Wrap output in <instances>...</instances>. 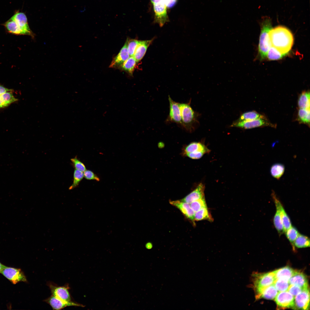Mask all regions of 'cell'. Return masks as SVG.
Wrapping results in <instances>:
<instances>
[{
	"mask_svg": "<svg viewBox=\"0 0 310 310\" xmlns=\"http://www.w3.org/2000/svg\"><path fill=\"white\" fill-rule=\"evenodd\" d=\"M269 35L272 46L282 53L287 55L294 42L293 35L290 30L284 26H279L272 28Z\"/></svg>",
	"mask_w": 310,
	"mask_h": 310,
	"instance_id": "6da1fadb",
	"label": "cell"
},
{
	"mask_svg": "<svg viewBox=\"0 0 310 310\" xmlns=\"http://www.w3.org/2000/svg\"><path fill=\"white\" fill-rule=\"evenodd\" d=\"M7 32L16 35H27L33 37L26 15L18 11L3 24Z\"/></svg>",
	"mask_w": 310,
	"mask_h": 310,
	"instance_id": "7a4b0ae2",
	"label": "cell"
},
{
	"mask_svg": "<svg viewBox=\"0 0 310 310\" xmlns=\"http://www.w3.org/2000/svg\"><path fill=\"white\" fill-rule=\"evenodd\" d=\"M271 19L264 18L261 23V27L258 45V53L260 60L266 58L267 52L272 46L269 32L272 28Z\"/></svg>",
	"mask_w": 310,
	"mask_h": 310,
	"instance_id": "3957f363",
	"label": "cell"
},
{
	"mask_svg": "<svg viewBox=\"0 0 310 310\" xmlns=\"http://www.w3.org/2000/svg\"><path fill=\"white\" fill-rule=\"evenodd\" d=\"M182 119V127L187 131H194L198 123V114L192 108L190 103H180Z\"/></svg>",
	"mask_w": 310,
	"mask_h": 310,
	"instance_id": "277c9868",
	"label": "cell"
},
{
	"mask_svg": "<svg viewBox=\"0 0 310 310\" xmlns=\"http://www.w3.org/2000/svg\"><path fill=\"white\" fill-rule=\"evenodd\" d=\"M276 279L274 272L266 273L257 274L254 275L253 284L256 293V299L267 287L273 284Z\"/></svg>",
	"mask_w": 310,
	"mask_h": 310,
	"instance_id": "5b68a950",
	"label": "cell"
},
{
	"mask_svg": "<svg viewBox=\"0 0 310 310\" xmlns=\"http://www.w3.org/2000/svg\"><path fill=\"white\" fill-rule=\"evenodd\" d=\"M0 273L14 284L27 281L25 275L20 269L6 266Z\"/></svg>",
	"mask_w": 310,
	"mask_h": 310,
	"instance_id": "8992f818",
	"label": "cell"
},
{
	"mask_svg": "<svg viewBox=\"0 0 310 310\" xmlns=\"http://www.w3.org/2000/svg\"><path fill=\"white\" fill-rule=\"evenodd\" d=\"M231 127L241 128L244 129H250L262 127H274V125L269 122L266 119H259L254 120L238 121H235L231 125Z\"/></svg>",
	"mask_w": 310,
	"mask_h": 310,
	"instance_id": "52a82bcc",
	"label": "cell"
},
{
	"mask_svg": "<svg viewBox=\"0 0 310 310\" xmlns=\"http://www.w3.org/2000/svg\"><path fill=\"white\" fill-rule=\"evenodd\" d=\"M51 290L52 295L63 301L71 302L72 300L69 290L68 285L59 286L53 282H48L47 284Z\"/></svg>",
	"mask_w": 310,
	"mask_h": 310,
	"instance_id": "ba28073f",
	"label": "cell"
},
{
	"mask_svg": "<svg viewBox=\"0 0 310 310\" xmlns=\"http://www.w3.org/2000/svg\"><path fill=\"white\" fill-rule=\"evenodd\" d=\"M169 112L166 120L167 123H175L182 127V119L180 103L174 101L168 96Z\"/></svg>",
	"mask_w": 310,
	"mask_h": 310,
	"instance_id": "9c48e42d",
	"label": "cell"
},
{
	"mask_svg": "<svg viewBox=\"0 0 310 310\" xmlns=\"http://www.w3.org/2000/svg\"><path fill=\"white\" fill-rule=\"evenodd\" d=\"M153 4L155 21L162 27L168 21L167 7L163 1Z\"/></svg>",
	"mask_w": 310,
	"mask_h": 310,
	"instance_id": "30bf717a",
	"label": "cell"
},
{
	"mask_svg": "<svg viewBox=\"0 0 310 310\" xmlns=\"http://www.w3.org/2000/svg\"><path fill=\"white\" fill-rule=\"evenodd\" d=\"M275 299L277 305L280 308H294V297L288 291L279 292Z\"/></svg>",
	"mask_w": 310,
	"mask_h": 310,
	"instance_id": "8fae6325",
	"label": "cell"
},
{
	"mask_svg": "<svg viewBox=\"0 0 310 310\" xmlns=\"http://www.w3.org/2000/svg\"><path fill=\"white\" fill-rule=\"evenodd\" d=\"M44 301L49 304L54 310L61 309L68 306L84 307L85 306L73 301H66L51 295Z\"/></svg>",
	"mask_w": 310,
	"mask_h": 310,
	"instance_id": "7c38bea8",
	"label": "cell"
},
{
	"mask_svg": "<svg viewBox=\"0 0 310 310\" xmlns=\"http://www.w3.org/2000/svg\"><path fill=\"white\" fill-rule=\"evenodd\" d=\"M170 203L178 209L187 218L193 222L195 221V212L191 207L190 204L181 200L170 201Z\"/></svg>",
	"mask_w": 310,
	"mask_h": 310,
	"instance_id": "4fadbf2b",
	"label": "cell"
},
{
	"mask_svg": "<svg viewBox=\"0 0 310 310\" xmlns=\"http://www.w3.org/2000/svg\"><path fill=\"white\" fill-rule=\"evenodd\" d=\"M309 289L303 290L294 297V307L299 309L308 310L309 307Z\"/></svg>",
	"mask_w": 310,
	"mask_h": 310,
	"instance_id": "5bb4252c",
	"label": "cell"
},
{
	"mask_svg": "<svg viewBox=\"0 0 310 310\" xmlns=\"http://www.w3.org/2000/svg\"><path fill=\"white\" fill-rule=\"evenodd\" d=\"M276 207V211L274 217V225L280 235L284 232V228L280 214L278 202L279 199L277 197L274 191L271 194Z\"/></svg>",
	"mask_w": 310,
	"mask_h": 310,
	"instance_id": "9a60e30c",
	"label": "cell"
},
{
	"mask_svg": "<svg viewBox=\"0 0 310 310\" xmlns=\"http://www.w3.org/2000/svg\"><path fill=\"white\" fill-rule=\"evenodd\" d=\"M288 282L290 284L297 285L303 290L308 289L307 278L305 275L301 272L295 271Z\"/></svg>",
	"mask_w": 310,
	"mask_h": 310,
	"instance_id": "2e32d148",
	"label": "cell"
},
{
	"mask_svg": "<svg viewBox=\"0 0 310 310\" xmlns=\"http://www.w3.org/2000/svg\"><path fill=\"white\" fill-rule=\"evenodd\" d=\"M129 57L125 42L119 53L113 58L109 67L119 68Z\"/></svg>",
	"mask_w": 310,
	"mask_h": 310,
	"instance_id": "e0dca14e",
	"label": "cell"
},
{
	"mask_svg": "<svg viewBox=\"0 0 310 310\" xmlns=\"http://www.w3.org/2000/svg\"><path fill=\"white\" fill-rule=\"evenodd\" d=\"M204 189V185L202 183H200L194 190L181 200L190 204L194 201L205 197Z\"/></svg>",
	"mask_w": 310,
	"mask_h": 310,
	"instance_id": "ac0fdd59",
	"label": "cell"
},
{
	"mask_svg": "<svg viewBox=\"0 0 310 310\" xmlns=\"http://www.w3.org/2000/svg\"><path fill=\"white\" fill-rule=\"evenodd\" d=\"M153 40V39L140 40L133 56L137 63L143 58Z\"/></svg>",
	"mask_w": 310,
	"mask_h": 310,
	"instance_id": "d6986e66",
	"label": "cell"
},
{
	"mask_svg": "<svg viewBox=\"0 0 310 310\" xmlns=\"http://www.w3.org/2000/svg\"><path fill=\"white\" fill-rule=\"evenodd\" d=\"M210 150L202 142H193L187 146L184 150V154L191 152H201L205 154H208Z\"/></svg>",
	"mask_w": 310,
	"mask_h": 310,
	"instance_id": "ffe728a7",
	"label": "cell"
},
{
	"mask_svg": "<svg viewBox=\"0 0 310 310\" xmlns=\"http://www.w3.org/2000/svg\"><path fill=\"white\" fill-rule=\"evenodd\" d=\"M295 270L288 266H286L274 271L276 279H281L288 281L293 275Z\"/></svg>",
	"mask_w": 310,
	"mask_h": 310,
	"instance_id": "44dd1931",
	"label": "cell"
},
{
	"mask_svg": "<svg viewBox=\"0 0 310 310\" xmlns=\"http://www.w3.org/2000/svg\"><path fill=\"white\" fill-rule=\"evenodd\" d=\"M137 63L133 56L129 57L118 68L132 75Z\"/></svg>",
	"mask_w": 310,
	"mask_h": 310,
	"instance_id": "7402d4cb",
	"label": "cell"
},
{
	"mask_svg": "<svg viewBox=\"0 0 310 310\" xmlns=\"http://www.w3.org/2000/svg\"><path fill=\"white\" fill-rule=\"evenodd\" d=\"M309 91H304L300 95L298 100V105L300 108L310 109V96Z\"/></svg>",
	"mask_w": 310,
	"mask_h": 310,
	"instance_id": "603a6c76",
	"label": "cell"
},
{
	"mask_svg": "<svg viewBox=\"0 0 310 310\" xmlns=\"http://www.w3.org/2000/svg\"><path fill=\"white\" fill-rule=\"evenodd\" d=\"M12 92H7L0 95V108L5 107L18 100L14 96Z\"/></svg>",
	"mask_w": 310,
	"mask_h": 310,
	"instance_id": "cb8c5ba5",
	"label": "cell"
},
{
	"mask_svg": "<svg viewBox=\"0 0 310 310\" xmlns=\"http://www.w3.org/2000/svg\"><path fill=\"white\" fill-rule=\"evenodd\" d=\"M261 118L266 119V118L264 115L255 111H252L243 113L241 115L239 118L236 121H249Z\"/></svg>",
	"mask_w": 310,
	"mask_h": 310,
	"instance_id": "d4e9b609",
	"label": "cell"
},
{
	"mask_svg": "<svg viewBox=\"0 0 310 310\" xmlns=\"http://www.w3.org/2000/svg\"><path fill=\"white\" fill-rule=\"evenodd\" d=\"M278 292L272 284L267 287L263 290L259 299L262 298L268 299H273L276 297Z\"/></svg>",
	"mask_w": 310,
	"mask_h": 310,
	"instance_id": "484cf974",
	"label": "cell"
},
{
	"mask_svg": "<svg viewBox=\"0 0 310 310\" xmlns=\"http://www.w3.org/2000/svg\"><path fill=\"white\" fill-rule=\"evenodd\" d=\"M280 214L283 225L284 232L291 226L290 220L280 200L278 202Z\"/></svg>",
	"mask_w": 310,
	"mask_h": 310,
	"instance_id": "4316f807",
	"label": "cell"
},
{
	"mask_svg": "<svg viewBox=\"0 0 310 310\" xmlns=\"http://www.w3.org/2000/svg\"><path fill=\"white\" fill-rule=\"evenodd\" d=\"M285 171V167L282 164L275 163L271 166L270 172L272 176L278 180L283 175Z\"/></svg>",
	"mask_w": 310,
	"mask_h": 310,
	"instance_id": "83f0119b",
	"label": "cell"
},
{
	"mask_svg": "<svg viewBox=\"0 0 310 310\" xmlns=\"http://www.w3.org/2000/svg\"><path fill=\"white\" fill-rule=\"evenodd\" d=\"M194 218L195 220L197 221L204 220H206L210 221L213 220L207 207L202 208L199 210L195 212Z\"/></svg>",
	"mask_w": 310,
	"mask_h": 310,
	"instance_id": "f1b7e54d",
	"label": "cell"
},
{
	"mask_svg": "<svg viewBox=\"0 0 310 310\" xmlns=\"http://www.w3.org/2000/svg\"><path fill=\"white\" fill-rule=\"evenodd\" d=\"M297 120L300 123L310 125V109L299 108L297 114Z\"/></svg>",
	"mask_w": 310,
	"mask_h": 310,
	"instance_id": "f546056e",
	"label": "cell"
},
{
	"mask_svg": "<svg viewBox=\"0 0 310 310\" xmlns=\"http://www.w3.org/2000/svg\"><path fill=\"white\" fill-rule=\"evenodd\" d=\"M286 55L272 46L267 52L266 58L270 60H276L281 59Z\"/></svg>",
	"mask_w": 310,
	"mask_h": 310,
	"instance_id": "4dcf8cb0",
	"label": "cell"
},
{
	"mask_svg": "<svg viewBox=\"0 0 310 310\" xmlns=\"http://www.w3.org/2000/svg\"><path fill=\"white\" fill-rule=\"evenodd\" d=\"M294 246L298 248L310 246V239L307 236L299 234L294 242Z\"/></svg>",
	"mask_w": 310,
	"mask_h": 310,
	"instance_id": "1f68e13d",
	"label": "cell"
},
{
	"mask_svg": "<svg viewBox=\"0 0 310 310\" xmlns=\"http://www.w3.org/2000/svg\"><path fill=\"white\" fill-rule=\"evenodd\" d=\"M284 232L286 237L291 244L294 250L295 249L294 242L299 234L298 230L296 228L292 226Z\"/></svg>",
	"mask_w": 310,
	"mask_h": 310,
	"instance_id": "d6a6232c",
	"label": "cell"
},
{
	"mask_svg": "<svg viewBox=\"0 0 310 310\" xmlns=\"http://www.w3.org/2000/svg\"><path fill=\"white\" fill-rule=\"evenodd\" d=\"M273 284L279 292L288 291L290 285L288 281L281 279H276Z\"/></svg>",
	"mask_w": 310,
	"mask_h": 310,
	"instance_id": "836d02e7",
	"label": "cell"
},
{
	"mask_svg": "<svg viewBox=\"0 0 310 310\" xmlns=\"http://www.w3.org/2000/svg\"><path fill=\"white\" fill-rule=\"evenodd\" d=\"M84 177L83 172L75 169L74 172L73 183L69 188V189L71 190L77 187Z\"/></svg>",
	"mask_w": 310,
	"mask_h": 310,
	"instance_id": "e575fe53",
	"label": "cell"
},
{
	"mask_svg": "<svg viewBox=\"0 0 310 310\" xmlns=\"http://www.w3.org/2000/svg\"><path fill=\"white\" fill-rule=\"evenodd\" d=\"M140 41V40L135 39H127L126 42L130 57L133 56Z\"/></svg>",
	"mask_w": 310,
	"mask_h": 310,
	"instance_id": "d590c367",
	"label": "cell"
},
{
	"mask_svg": "<svg viewBox=\"0 0 310 310\" xmlns=\"http://www.w3.org/2000/svg\"><path fill=\"white\" fill-rule=\"evenodd\" d=\"M190 205L195 212L207 207L205 197L192 202L190 204Z\"/></svg>",
	"mask_w": 310,
	"mask_h": 310,
	"instance_id": "8d00e7d4",
	"label": "cell"
},
{
	"mask_svg": "<svg viewBox=\"0 0 310 310\" xmlns=\"http://www.w3.org/2000/svg\"><path fill=\"white\" fill-rule=\"evenodd\" d=\"M73 165L75 169H77L82 172H84L86 168L84 164L79 160L75 156V158L71 159Z\"/></svg>",
	"mask_w": 310,
	"mask_h": 310,
	"instance_id": "74e56055",
	"label": "cell"
},
{
	"mask_svg": "<svg viewBox=\"0 0 310 310\" xmlns=\"http://www.w3.org/2000/svg\"><path fill=\"white\" fill-rule=\"evenodd\" d=\"M84 177L87 180H94L98 181L100 180L99 178L91 170H86L84 172Z\"/></svg>",
	"mask_w": 310,
	"mask_h": 310,
	"instance_id": "f35d334b",
	"label": "cell"
},
{
	"mask_svg": "<svg viewBox=\"0 0 310 310\" xmlns=\"http://www.w3.org/2000/svg\"><path fill=\"white\" fill-rule=\"evenodd\" d=\"M303 290L299 286L293 284H290L288 290V291L294 297Z\"/></svg>",
	"mask_w": 310,
	"mask_h": 310,
	"instance_id": "ab89813d",
	"label": "cell"
},
{
	"mask_svg": "<svg viewBox=\"0 0 310 310\" xmlns=\"http://www.w3.org/2000/svg\"><path fill=\"white\" fill-rule=\"evenodd\" d=\"M189 158L193 159H198L201 158L205 154L201 152H196L185 154Z\"/></svg>",
	"mask_w": 310,
	"mask_h": 310,
	"instance_id": "60d3db41",
	"label": "cell"
},
{
	"mask_svg": "<svg viewBox=\"0 0 310 310\" xmlns=\"http://www.w3.org/2000/svg\"><path fill=\"white\" fill-rule=\"evenodd\" d=\"M167 7L170 8L173 6L176 2L177 0H163Z\"/></svg>",
	"mask_w": 310,
	"mask_h": 310,
	"instance_id": "b9f144b4",
	"label": "cell"
},
{
	"mask_svg": "<svg viewBox=\"0 0 310 310\" xmlns=\"http://www.w3.org/2000/svg\"><path fill=\"white\" fill-rule=\"evenodd\" d=\"M12 90L9 89L0 85V95L5 93L9 92H13Z\"/></svg>",
	"mask_w": 310,
	"mask_h": 310,
	"instance_id": "7bdbcfd3",
	"label": "cell"
},
{
	"mask_svg": "<svg viewBox=\"0 0 310 310\" xmlns=\"http://www.w3.org/2000/svg\"><path fill=\"white\" fill-rule=\"evenodd\" d=\"M150 1L153 4L161 1H163V0H150Z\"/></svg>",
	"mask_w": 310,
	"mask_h": 310,
	"instance_id": "ee69618b",
	"label": "cell"
},
{
	"mask_svg": "<svg viewBox=\"0 0 310 310\" xmlns=\"http://www.w3.org/2000/svg\"><path fill=\"white\" fill-rule=\"evenodd\" d=\"M6 266L3 265L0 262V272L3 269L6 267Z\"/></svg>",
	"mask_w": 310,
	"mask_h": 310,
	"instance_id": "f6af8a7d",
	"label": "cell"
}]
</instances>
